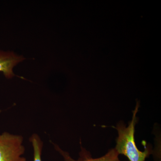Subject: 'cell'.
I'll return each mask as SVG.
<instances>
[{"label": "cell", "instance_id": "cell-3", "mask_svg": "<svg viewBox=\"0 0 161 161\" xmlns=\"http://www.w3.org/2000/svg\"><path fill=\"white\" fill-rule=\"evenodd\" d=\"M54 147L56 150L62 156L64 161H128L120 160L119 158V154L115 148L109 150L106 154L101 157L93 158L91 153L81 146L79 158L75 160L72 158L69 153L61 150L57 145H54Z\"/></svg>", "mask_w": 161, "mask_h": 161}, {"label": "cell", "instance_id": "cell-4", "mask_svg": "<svg viewBox=\"0 0 161 161\" xmlns=\"http://www.w3.org/2000/svg\"><path fill=\"white\" fill-rule=\"evenodd\" d=\"M25 59L23 56L15 54L12 52L0 51V72L7 78L15 76L13 71L14 67Z\"/></svg>", "mask_w": 161, "mask_h": 161}, {"label": "cell", "instance_id": "cell-5", "mask_svg": "<svg viewBox=\"0 0 161 161\" xmlns=\"http://www.w3.org/2000/svg\"><path fill=\"white\" fill-rule=\"evenodd\" d=\"M33 147L34 161H42L41 158L43 143L37 134H34L30 138Z\"/></svg>", "mask_w": 161, "mask_h": 161}, {"label": "cell", "instance_id": "cell-1", "mask_svg": "<svg viewBox=\"0 0 161 161\" xmlns=\"http://www.w3.org/2000/svg\"><path fill=\"white\" fill-rule=\"evenodd\" d=\"M139 107V102L137 101L135 109L132 112V120L128 126L123 121H120L116 126H113L118 133L115 150L119 155L122 154L126 157L128 161H145L153 153L151 146H146L144 151H142L139 150L136 144L135 126L138 122L136 115Z\"/></svg>", "mask_w": 161, "mask_h": 161}, {"label": "cell", "instance_id": "cell-2", "mask_svg": "<svg viewBox=\"0 0 161 161\" xmlns=\"http://www.w3.org/2000/svg\"><path fill=\"white\" fill-rule=\"evenodd\" d=\"M22 136L5 132L0 135V161H26Z\"/></svg>", "mask_w": 161, "mask_h": 161}]
</instances>
